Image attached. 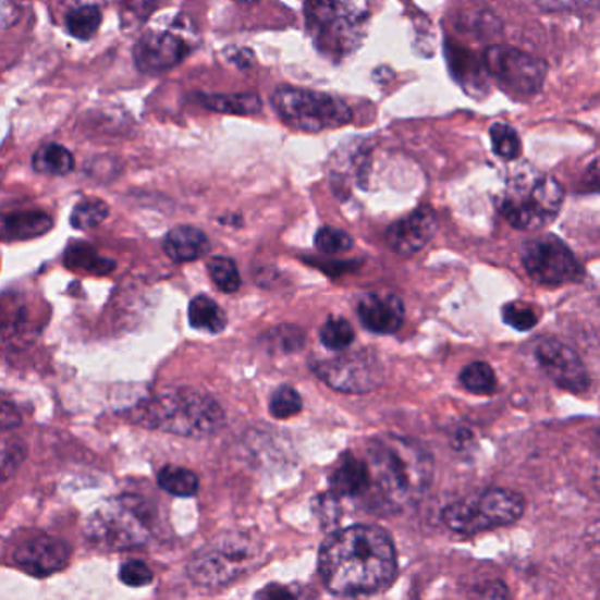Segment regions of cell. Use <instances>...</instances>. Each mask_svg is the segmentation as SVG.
Here are the masks:
<instances>
[{
  "label": "cell",
  "instance_id": "1",
  "mask_svg": "<svg viewBox=\"0 0 600 600\" xmlns=\"http://www.w3.org/2000/svg\"><path fill=\"white\" fill-rule=\"evenodd\" d=\"M320 576L327 590L339 597L370 596L389 587L397 574V551L387 530L353 525L323 542Z\"/></svg>",
  "mask_w": 600,
  "mask_h": 600
},
{
  "label": "cell",
  "instance_id": "2",
  "mask_svg": "<svg viewBox=\"0 0 600 600\" xmlns=\"http://www.w3.org/2000/svg\"><path fill=\"white\" fill-rule=\"evenodd\" d=\"M370 487L364 497L376 515H397L418 504L432 483L433 461L420 442L381 433L367 444Z\"/></svg>",
  "mask_w": 600,
  "mask_h": 600
},
{
  "label": "cell",
  "instance_id": "3",
  "mask_svg": "<svg viewBox=\"0 0 600 600\" xmlns=\"http://www.w3.org/2000/svg\"><path fill=\"white\" fill-rule=\"evenodd\" d=\"M134 424L181 438H211L225 425V413L217 399L194 389L174 387L137 404L131 413Z\"/></svg>",
  "mask_w": 600,
  "mask_h": 600
},
{
  "label": "cell",
  "instance_id": "4",
  "mask_svg": "<svg viewBox=\"0 0 600 600\" xmlns=\"http://www.w3.org/2000/svg\"><path fill=\"white\" fill-rule=\"evenodd\" d=\"M564 199V188L555 177L524 163L505 181L499 208L518 231H541L559 217Z\"/></svg>",
  "mask_w": 600,
  "mask_h": 600
},
{
  "label": "cell",
  "instance_id": "5",
  "mask_svg": "<svg viewBox=\"0 0 600 600\" xmlns=\"http://www.w3.org/2000/svg\"><path fill=\"white\" fill-rule=\"evenodd\" d=\"M307 34L316 50L341 62L360 48L369 27V13L357 0H306Z\"/></svg>",
  "mask_w": 600,
  "mask_h": 600
},
{
  "label": "cell",
  "instance_id": "6",
  "mask_svg": "<svg viewBox=\"0 0 600 600\" xmlns=\"http://www.w3.org/2000/svg\"><path fill=\"white\" fill-rule=\"evenodd\" d=\"M85 534L88 541L106 550L146 547L155 536V513L143 497H113L88 516Z\"/></svg>",
  "mask_w": 600,
  "mask_h": 600
},
{
  "label": "cell",
  "instance_id": "7",
  "mask_svg": "<svg viewBox=\"0 0 600 600\" xmlns=\"http://www.w3.org/2000/svg\"><path fill=\"white\" fill-rule=\"evenodd\" d=\"M264 544L258 537L225 532L204 544L186 565L189 579L204 588H221L260 564Z\"/></svg>",
  "mask_w": 600,
  "mask_h": 600
},
{
  "label": "cell",
  "instance_id": "8",
  "mask_svg": "<svg viewBox=\"0 0 600 600\" xmlns=\"http://www.w3.org/2000/svg\"><path fill=\"white\" fill-rule=\"evenodd\" d=\"M524 513L525 499L518 492L490 488L448 505L442 522L453 532L478 534L516 524Z\"/></svg>",
  "mask_w": 600,
  "mask_h": 600
},
{
  "label": "cell",
  "instance_id": "9",
  "mask_svg": "<svg viewBox=\"0 0 600 600\" xmlns=\"http://www.w3.org/2000/svg\"><path fill=\"white\" fill-rule=\"evenodd\" d=\"M272 106L283 123L301 132L332 131L347 125L353 120V111L344 100L321 91L280 86L272 94Z\"/></svg>",
  "mask_w": 600,
  "mask_h": 600
},
{
  "label": "cell",
  "instance_id": "10",
  "mask_svg": "<svg viewBox=\"0 0 600 600\" xmlns=\"http://www.w3.org/2000/svg\"><path fill=\"white\" fill-rule=\"evenodd\" d=\"M199 45L194 23L176 14L162 27L149 28L134 46V62L140 73L160 74L177 68Z\"/></svg>",
  "mask_w": 600,
  "mask_h": 600
},
{
  "label": "cell",
  "instance_id": "11",
  "mask_svg": "<svg viewBox=\"0 0 600 600\" xmlns=\"http://www.w3.org/2000/svg\"><path fill=\"white\" fill-rule=\"evenodd\" d=\"M481 60L488 76H492L502 90L515 99H528L539 94L547 79V63L511 46H490Z\"/></svg>",
  "mask_w": 600,
  "mask_h": 600
},
{
  "label": "cell",
  "instance_id": "12",
  "mask_svg": "<svg viewBox=\"0 0 600 600\" xmlns=\"http://www.w3.org/2000/svg\"><path fill=\"white\" fill-rule=\"evenodd\" d=\"M522 264L534 281L547 286L578 283L585 275V269L567 244L551 234L525 243Z\"/></svg>",
  "mask_w": 600,
  "mask_h": 600
},
{
  "label": "cell",
  "instance_id": "13",
  "mask_svg": "<svg viewBox=\"0 0 600 600\" xmlns=\"http://www.w3.org/2000/svg\"><path fill=\"white\" fill-rule=\"evenodd\" d=\"M313 372L330 389L344 393H367L383 383V364L367 350L346 352L313 364Z\"/></svg>",
  "mask_w": 600,
  "mask_h": 600
},
{
  "label": "cell",
  "instance_id": "14",
  "mask_svg": "<svg viewBox=\"0 0 600 600\" xmlns=\"http://www.w3.org/2000/svg\"><path fill=\"white\" fill-rule=\"evenodd\" d=\"M534 355L548 378L560 389L571 393H583L590 389L591 378L581 357L559 339H537Z\"/></svg>",
  "mask_w": 600,
  "mask_h": 600
},
{
  "label": "cell",
  "instance_id": "15",
  "mask_svg": "<svg viewBox=\"0 0 600 600\" xmlns=\"http://www.w3.org/2000/svg\"><path fill=\"white\" fill-rule=\"evenodd\" d=\"M71 547L60 537L36 534L20 542L11 553V562L23 573L46 578L68 567Z\"/></svg>",
  "mask_w": 600,
  "mask_h": 600
},
{
  "label": "cell",
  "instance_id": "16",
  "mask_svg": "<svg viewBox=\"0 0 600 600\" xmlns=\"http://www.w3.org/2000/svg\"><path fill=\"white\" fill-rule=\"evenodd\" d=\"M436 231L438 215L429 206H420L402 220L393 221L387 231V243L401 257H413L430 243Z\"/></svg>",
  "mask_w": 600,
  "mask_h": 600
},
{
  "label": "cell",
  "instance_id": "17",
  "mask_svg": "<svg viewBox=\"0 0 600 600\" xmlns=\"http://www.w3.org/2000/svg\"><path fill=\"white\" fill-rule=\"evenodd\" d=\"M404 303L390 292H372L358 303L362 326L375 334H395L404 323Z\"/></svg>",
  "mask_w": 600,
  "mask_h": 600
},
{
  "label": "cell",
  "instance_id": "18",
  "mask_svg": "<svg viewBox=\"0 0 600 600\" xmlns=\"http://www.w3.org/2000/svg\"><path fill=\"white\" fill-rule=\"evenodd\" d=\"M53 226L50 212L36 208H10L0 211V241L20 243L48 234Z\"/></svg>",
  "mask_w": 600,
  "mask_h": 600
},
{
  "label": "cell",
  "instance_id": "19",
  "mask_svg": "<svg viewBox=\"0 0 600 600\" xmlns=\"http://www.w3.org/2000/svg\"><path fill=\"white\" fill-rule=\"evenodd\" d=\"M446 59L455 82L467 94L473 95L474 99L487 95L488 73L483 60L476 59V54L452 42L446 46Z\"/></svg>",
  "mask_w": 600,
  "mask_h": 600
},
{
  "label": "cell",
  "instance_id": "20",
  "mask_svg": "<svg viewBox=\"0 0 600 600\" xmlns=\"http://www.w3.org/2000/svg\"><path fill=\"white\" fill-rule=\"evenodd\" d=\"M370 487V473L369 465L364 458L346 453L341 456L338 467L330 476V493H334L335 497H347V499H355V497H366Z\"/></svg>",
  "mask_w": 600,
  "mask_h": 600
},
{
  "label": "cell",
  "instance_id": "21",
  "mask_svg": "<svg viewBox=\"0 0 600 600\" xmlns=\"http://www.w3.org/2000/svg\"><path fill=\"white\" fill-rule=\"evenodd\" d=\"M163 252L172 262H195L209 252L208 235L197 226H174L163 240Z\"/></svg>",
  "mask_w": 600,
  "mask_h": 600
},
{
  "label": "cell",
  "instance_id": "22",
  "mask_svg": "<svg viewBox=\"0 0 600 600\" xmlns=\"http://www.w3.org/2000/svg\"><path fill=\"white\" fill-rule=\"evenodd\" d=\"M200 105L217 113L252 117L262 111V99L257 94H200Z\"/></svg>",
  "mask_w": 600,
  "mask_h": 600
},
{
  "label": "cell",
  "instance_id": "23",
  "mask_svg": "<svg viewBox=\"0 0 600 600\" xmlns=\"http://www.w3.org/2000/svg\"><path fill=\"white\" fill-rule=\"evenodd\" d=\"M63 264L71 271H83L88 274H109L114 269L113 260L100 257L90 244L79 243V241L69 244L65 255H63Z\"/></svg>",
  "mask_w": 600,
  "mask_h": 600
},
{
  "label": "cell",
  "instance_id": "24",
  "mask_svg": "<svg viewBox=\"0 0 600 600\" xmlns=\"http://www.w3.org/2000/svg\"><path fill=\"white\" fill-rule=\"evenodd\" d=\"M189 326L209 334H218L226 327V315L208 295H197L188 306Z\"/></svg>",
  "mask_w": 600,
  "mask_h": 600
},
{
  "label": "cell",
  "instance_id": "25",
  "mask_svg": "<svg viewBox=\"0 0 600 600\" xmlns=\"http://www.w3.org/2000/svg\"><path fill=\"white\" fill-rule=\"evenodd\" d=\"M30 316L28 306H25L22 298L11 295L10 298L0 301V334L8 341H19L28 334Z\"/></svg>",
  "mask_w": 600,
  "mask_h": 600
},
{
  "label": "cell",
  "instance_id": "26",
  "mask_svg": "<svg viewBox=\"0 0 600 600\" xmlns=\"http://www.w3.org/2000/svg\"><path fill=\"white\" fill-rule=\"evenodd\" d=\"M32 166L34 171L46 176H65L74 169V157L65 146L50 143L37 149Z\"/></svg>",
  "mask_w": 600,
  "mask_h": 600
},
{
  "label": "cell",
  "instance_id": "27",
  "mask_svg": "<svg viewBox=\"0 0 600 600\" xmlns=\"http://www.w3.org/2000/svg\"><path fill=\"white\" fill-rule=\"evenodd\" d=\"M158 487L174 497H194L199 492L200 481L194 470L180 465H166L158 470Z\"/></svg>",
  "mask_w": 600,
  "mask_h": 600
},
{
  "label": "cell",
  "instance_id": "28",
  "mask_svg": "<svg viewBox=\"0 0 600 600\" xmlns=\"http://www.w3.org/2000/svg\"><path fill=\"white\" fill-rule=\"evenodd\" d=\"M100 23H102V11L99 5L95 4L77 5L74 10L69 11L68 19H65L69 34L79 41L94 39L95 34L99 32Z\"/></svg>",
  "mask_w": 600,
  "mask_h": 600
},
{
  "label": "cell",
  "instance_id": "29",
  "mask_svg": "<svg viewBox=\"0 0 600 600\" xmlns=\"http://www.w3.org/2000/svg\"><path fill=\"white\" fill-rule=\"evenodd\" d=\"M461 383L474 395H490L497 390V376L485 362H473L461 372Z\"/></svg>",
  "mask_w": 600,
  "mask_h": 600
},
{
  "label": "cell",
  "instance_id": "30",
  "mask_svg": "<svg viewBox=\"0 0 600 600\" xmlns=\"http://www.w3.org/2000/svg\"><path fill=\"white\" fill-rule=\"evenodd\" d=\"M25 456L27 446L22 439L0 432V485H4L19 470Z\"/></svg>",
  "mask_w": 600,
  "mask_h": 600
},
{
  "label": "cell",
  "instance_id": "31",
  "mask_svg": "<svg viewBox=\"0 0 600 600\" xmlns=\"http://www.w3.org/2000/svg\"><path fill=\"white\" fill-rule=\"evenodd\" d=\"M490 139H492L493 154L502 160L513 162L522 155V139L518 132L507 123H493L490 126Z\"/></svg>",
  "mask_w": 600,
  "mask_h": 600
},
{
  "label": "cell",
  "instance_id": "32",
  "mask_svg": "<svg viewBox=\"0 0 600 600\" xmlns=\"http://www.w3.org/2000/svg\"><path fill=\"white\" fill-rule=\"evenodd\" d=\"M320 339L323 346L329 347L332 352H344L355 341V330H353L352 323L344 318L330 316L320 329Z\"/></svg>",
  "mask_w": 600,
  "mask_h": 600
},
{
  "label": "cell",
  "instance_id": "33",
  "mask_svg": "<svg viewBox=\"0 0 600 600\" xmlns=\"http://www.w3.org/2000/svg\"><path fill=\"white\" fill-rule=\"evenodd\" d=\"M109 206L100 199H83L76 204L71 215V225L77 231H90L108 218Z\"/></svg>",
  "mask_w": 600,
  "mask_h": 600
},
{
  "label": "cell",
  "instance_id": "34",
  "mask_svg": "<svg viewBox=\"0 0 600 600\" xmlns=\"http://www.w3.org/2000/svg\"><path fill=\"white\" fill-rule=\"evenodd\" d=\"M212 283L225 294H234L241 289V275L234 260L229 257H215L208 262Z\"/></svg>",
  "mask_w": 600,
  "mask_h": 600
},
{
  "label": "cell",
  "instance_id": "35",
  "mask_svg": "<svg viewBox=\"0 0 600 600\" xmlns=\"http://www.w3.org/2000/svg\"><path fill=\"white\" fill-rule=\"evenodd\" d=\"M123 28H136L157 10L158 0H114Z\"/></svg>",
  "mask_w": 600,
  "mask_h": 600
},
{
  "label": "cell",
  "instance_id": "36",
  "mask_svg": "<svg viewBox=\"0 0 600 600\" xmlns=\"http://www.w3.org/2000/svg\"><path fill=\"white\" fill-rule=\"evenodd\" d=\"M502 320L511 329L528 332V330L534 329L539 323V313L530 304L515 301V303L505 304L502 307Z\"/></svg>",
  "mask_w": 600,
  "mask_h": 600
},
{
  "label": "cell",
  "instance_id": "37",
  "mask_svg": "<svg viewBox=\"0 0 600 600\" xmlns=\"http://www.w3.org/2000/svg\"><path fill=\"white\" fill-rule=\"evenodd\" d=\"M269 411L278 420H286L303 411V399L298 395L297 390L292 389L289 384H283L272 393Z\"/></svg>",
  "mask_w": 600,
  "mask_h": 600
},
{
  "label": "cell",
  "instance_id": "38",
  "mask_svg": "<svg viewBox=\"0 0 600 600\" xmlns=\"http://www.w3.org/2000/svg\"><path fill=\"white\" fill-rule=\"evenodd\" d=\"M316 248L326 255H339L353 248V237L335 226H321L315 235Z\"/></svg>",
  "mask_w": 600,
  "mask_h": 600
},
{
  "label": "cell",
  "instance_id": "39",
  "mask_svg": "<svg viewBox=\"0 0 600 600\" xmlns=\"http://www.w3.org/2000/svg\"><path fill=\"white\" fill-rule=\"evenodd\" d=\"M304 339L306 335L298 327H275L269 332V344L272 350H280L283 353H294L301 350L304 346Z\"/></svg>",
  "mask_w": 600,
  "mask_h": 600
},
{
  "label": "cell",
  "instance_id": "40",
  "mask_svg": "<svg viewBox=\"0 0 600 600\" xmlns=\"http://www.w3.org/2000/svg\"><path fill=\"white\" fill-rule=\"evenodd\" d=\"M120 579L123 585L132 588L146 587L149 583L154 581V573L151 568L140 562V560H128L120 567Z\"/></svg>",
  "mask_w": 600,
  "mask_h": 600
},
{
  "label": "cell",
  "instance_id": "41",
  "mask_svg": "<svg viewBox=\"0 0 600 600\" xmlns=\"http://www.w3.org/2000/svg\"><path fill=\"white\" fill-rule=\"evenodd\" d=\"M474 600H513V597L501 579H487L474 588Z\"/></svg>",
  "mask_w": 600,
  "mask_h": 600
},
{
  "label": "cell",
  "instance_id": "42",
  "mask_svg": "<svg viewBox=\"0 0 600 600\" xmlns=\"http://www.w3.org/2000/svg\"><path fill=\"white\" fill-rule=\"evenodd\" d=\"M22 425V415L11 402L0 399V432H11Z\"/></svg>",
  "mask_w": 600,
  "mask_h": 600
},
{
  "label": "cell",
  "instance_id": "43",
  "mask_svg": "<svg viewBox=\"0 0 600 600\" xmlns=\"http://www.w3.org/2000/svg\"><path fill=\"white\" fill-rule=\"evenodd\" d=\"M255 600H298L294 591L289 587L280 585V583H271L266 585L262 590H258L255 593Z\"/></svg>",
  "mask_w": 600,
  "mask_h": 600
},
{
  "label": "cell",
  "instance_id": "44",
  "mask_svg": "<svg viewBox=\"0 0 600 600\" xmlns=\"http://www.w3.org/2000/svg\"><path fill=\"white\" fill-rule=\"evenodd\" d=\"M591 177H593V180L600 181V158L599 160H597L596 163H593V166H591Z\"/></svg>",
  "mask_w": 600,
  "mask_h": 600
},
{
  "label": "cell",
  "instance_id": "45",
  "mask_svg": "<svg viewBox=\"0 0 600 600\" xmlns=\"http://www.w3.org/2000/svg\"><path fill=\"white\" fill-rule=\"evenodd\" d=\"M237 2H255V0H237Z\"/></svg>",
  "mask_w": 600,
  "mask_h": 600
},
{
  "label": "cell",
  "instance_id": "46",
  "mask_svg": "<svg viewBox=\"0 0 600 600\" xmlns=\"http://www.w3.org/2000/svg\"><path fill=\"white\" fill-rule=\"evenodd\" d=\"M599 452H600V436H599Z\"/></svg>",
  "mask_w": 600,
  "mask_h": 600
}]
</instances>
